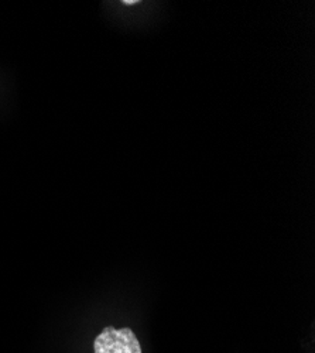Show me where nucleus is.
<instances>
[{"label":"nucleus","instance_id":"obj_1","mask_svg":"<svg viewBox=\"0 0 315 353\" xmlns=\"http://www.w3.org/2000/svg\"><path fill=\"white\" fill-rule=\"evenodd\" d=\"M95 353H141L137 336L130 328H105L94 342Z\"/></svg>","mask_w":315,"mask_h":353},{"label":"nucleus","instance_id":"obj_2","mask_svg":"<svg viewBox=\"0 0 315 353\" xmlns=\"http://www.w3.org/2000/svg\"><path fill=\"white\" fill-rule=\"evenodd\" d=\"M137 2L136 0H132V2H123V5H128V6H132V5H136Z\"/></svg>","mask_w":315,"mask_h":353}]
</instances>
